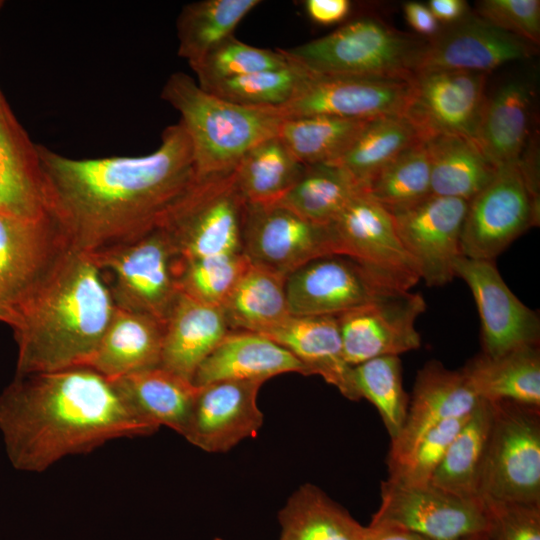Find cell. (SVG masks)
<instances>
[{"instance_id": "obj_1", "label": "cell", "mask_w": 540, "mask_h": 540, "mask_svg": "<svg viewBox=\"0 0 540 540\" xmlns=\"http://www.w3.org/2000/svg\"><path fill=\"white\" fill-rule=\"evenodd\" d=\"M47 214L69 247L85 254L157 228L196 178L182 124L170 125L143 156L76 159L38 144Z\"/></svg>"}, {"instance_id": "obj_2", "label": "cell", "mask_w": 540, "mask_h": 540, "mask_svg": "<svg viewBox=\"0 0 540 540\" xmlns=\"http://www.w3.org/2000/svg\"><path fill=\"white\" fill-rule=\"evenodd\" d=\"M158 429L89 367L16 375L0 395V433L19 471L43 472L65 457Z\"/></svg>"}, {"instance_id": "obj_3", "label": "cell", "mask_w": 540, "mask_h": 540, "mask_svg": "<svg viewBox=\"0 0 540 540\" xmlns=\"http://www.w3.org/2000/svg\"><path fill=\"white\" fill-rule=\"evenodd\" d=\"M115 304L92 258L67 249L17 313L16 375L86 367Z\"/></svg>"}, {"instance_id": "obj_4", "label": "cell", "mask_w": 540, "mask_h": 540, "mask_svg": "<svg viewBox=\"0 0 540 540\" xmlns=\"http://www.w3.org/2000/svg\"><path fill=\"white\" fill-rule=\"evenodd\" d=\"M161 98L180 114L199 176L233 170L247 151L277 136L284 120L277 108L241 106L206 92L184 72L169 76Z\"/></svg>"}, {"instance_id": "obj_5", "label": "cell", "mask_w": 540, "mask_h": 540, "mask_svg": "<svg viewBox=\"0 0 540 540\" xmlns=\"http://www.w3.org/2000/svg\"><path fill=\"white\" fill-rule=\"evenodd\" d=\"M426 40L362 17L304 44L281 49L287 61L323 76L410 78Z\"/></svg>"}, {"instance_id": "obj_6", "label": "cell", "mask_w": 540, "mask_h": 540, "mask_svg": "<svg viewBox=\"0 0 540 540\" xmlns=\"http://www.w3.org/2000/svg\"><path fill=\"white\" fill-rule=\"evenodd\" d=\"M246 205L234 169L196 175L158 227L181 260L239 253Z\"/></svg>"}, {"instance_id": "obj_7", "label": "cell", "mask_w": 540, "mask_h": 540, "mask_svg": "<svg viewBox=\"0 0 540 540\" xmlns=\"http://www.w3.org/2000/svg\"><path fill=\"white\" fill-rule=\"evenodd\" d=\"M88 255L101 271L116 308L165 324L180 294V258L163 229Z\"/></svg>"}, {"instance_id": "obj_8", "label": "cell", "mask_w": 540, "mask_h": 540, "mask_svg": "<svg viewBox=\"0 0 540 540\" xmlns=\"http://www.w3.org/2000/svg\"><path fill=\"white\" fill-rule=\"evenodd\" d=\"M540 202L534 165L522 157L497 168L488 185L468 203L462 254L494 260L513 241L538 226Z\"/></svg>"}, {"instance_id": "obj_9", "label": "cell", "mask_w": 540, "mask_h": 540, "mask_svg": "<svg viewBox=\"0 0 540 540\" xmlns=\"http://www.w3.org/2000/svg\"><path fill=\"white\" fill-rule=\"evenodd\" d=\"M480 498L540 504V407L489 401Z\"/></svg>"}, {"instance_id": "obj_10", "label": "cell", "mask_w": 540, "mask_h": 540, "mask_svg": "<svg viewBox=\"0 0 540 540\" xmlns=\"http://www.w3.org/2000/svg\"><path fill=\"white\" fill-rule=\"evenodd\" d=\"M327 226L335 254L355 260L394 288L410 291L421 279L392 214L364 190Z\"/></svg>"}, {"instance_id": "obj_11", "label": "cell", "mask_w": 540, "mask_h": 540, "mask_svg": "<svg viewBox=\"0 0 540 540\" xmlns=\"http://www.w3.org/2000/svg\"><path fill=\"white\" fill-rule=\"evenodd\" d=\"M370 524L402 528L428 540H470L487 534L482 499H467L432 484L381 485V503Z\"/></svg>"}, {"instance_id": "obj_12", "label": "cell", "mask_w": 540, "mask_h": 540, "mask_svg": "<svg viewBox=\"0 0 540 540\" xmlns=\"http://www.w3.org/2000/svg\"><path fill=\"white\" fill-rule=\"evenodd\" d=\"M410 78L323 76L305 72L289 101L277 109L284 119L324 115L373 120L404 114L410 96Z\"/></svg>"}, {"instance_id": "obj_13", "label": "cell", "mask_w": 540, "mask_h": 540, "mask_svg": "<svg viewBox=\"0 0 540 540\" xmlns=\"http://www.w3.org/2000/svg\"><path fill=\"white\" fill-rule=\"evenodd\" d=\"M69 248L49 215L28 220L0 212V322L12 327L19 310Z\"/></svg>"}, {"instance_id": "obj_14", "label": "cell", "mask_w": 540, "mask_h": 540, "mask_svg": "<svg viewBox=\"0 0 540 540\" xmlns=\"http://www.w3.org/2000/svg\"><path fill=\"white\" fill-rule=\"evenodd\" d=\"M468 201L431 194L389 211L398 236L428 286H443L454 277L462 254V230Z\"/></svg>"}, {"instance_id": "obj_15", "label": "cell", "mask_w": 540, "mask_h": 540, "mask_svg": "<svg viewBox=\"0 0 540 540\" xmlns=\"http://www.w3.org/2000/svg\"><path fill=\"white\" fill-rule=\"evenodd\" d=\"M242 252L251 264L286 277L313 259L335 254L327 225L278 203L246 205Z\"/></svg>"}, {"instance_id": "obj_16", "label": "cell", "mask_w": 540, "mask_h": 540, "mask_svg": "<svg viewBox=\"0 0 540 540\" xmlns=\"http://www.w3.org/2000/svg\"><path fill=\"white\" fill-rule=\"evenodd\" d=\"M289 312L337 316L393 292L394 288L355 260L338 254L313 259L286 277Z\"/></svg>"}, {"instance_id": "obj_17", "label": "cell", "mask_w": 540, "mask_h": 540, "mask_svg": "<svg viewBox=\"0 0 540 540\" xmlns=\"http://www.w3.org/2000/svg\"><path fill=\"white\" fill-rule=\"evenodd\" d=\"M426 309L418 293L398 291L336 316L350 366L382 356H399L421 345L416 320Z\"/></svg>"}, {"instance_id": "obj_18", "label": "cell", "mask_w": 540, "mask_h": 540, "mask_svg": "<svg viewBox=\"0 0 540 540\" xmlns=\"http://www.w3.org/2000/svg\"><path fill=\"white\" fill-rule=\"evenodd\" d=\"M487 73L427 70L410 78L405 115L424 140L439 134L474 138L486 99Z\"/></svg>"}, {"instance_id": "obj_19", "label": "cell", "mask_w": 540, "mask_h": 540, "mask_svg": "<svg viewBox=\"0 0 540 540\" xmlns=\"http://www.w3.org/2000/svg\"><path fill=\"white\" fill-rule=\"evenodd\" d=\"M475 299L481 321L482 353L498 356L513 349L538 345L540 319L502 279L494 260L462 256L455 266Z\"/></svg>"}, {"instance_id": "obj_20", "label": "cell", "mask_w": 540, "mask_h": 540, "mask_svg": "<svg viewBox=\"0 0 540 540\" xmlns=\"http://www.w3.org/2000/svg\"><path fill=\"white\" fill-rule=\"evenodd\" d=\"M536 45L468 13L426 40L416 72L458 70L487 73L499 66L529 58Z\"/></svg>"}, {"instance_id": "obj_21", "label": "cell", "mask_w": 540, "mask_h": 540, "mask_svg": "<svg viewBox=\"0 0 540 540\" xmlns=\"http://www.w3.org/2000/svg\"><path fill=\"white\" fill-rule=\"evenodd\" d=\"M263 383L226 380L200 386L183 436L207 452H225L253 437L263 423L257 406Z\"/></svg>"}, {"instance_id": "obj_22", "label": "cell", "mask_w": 540, "mask_h": 540, "mask_svg": "<svg viewBox=\"0 0 540 540\" xmlns=\"http://www.w3.org/2000/svg\"><path fill=\"white\" fill-rule=\"evenodd\" d=\"M479 401L462 370L447 369L436 360L427 362L416 375L402 430L391 441L388 471L403 463L429 430L469 414Z\"/></svg>"}, {"instance_id": "obj_23", "label": "cell", "mask_w": 540, "mask_h": 540, "mask_svg": "<svg viewBox=\"0 0 540 540\" xmlns=\"http://www.w3.org/2000/svg\"><path fill=\"white\" fill-rule=\"evenodd\" d=\"M0 212L28 220L48 215L38 144L7 101L0 109Z\"/></svg>"}, {"instance_id": "obj_24", "label": "cell", "mask_w": 540, "mask_h": 540, "mask_svg": "<svg viewBox=\"0 0 540 540\" xmlns=\"http://www.w3.org/2000/svg\"><path fill=\"white\" fill-rule=\"evenodd\" d=\"M263 336L288 350L304 366L307 375H320L349 400L361 399L353 367L344 357L336 316L290 315Z\"/></svg>"}, {"instance_id": "obj_25", "label": "cell", "mask_w": 540, "mask_h": 540, "mask_svg": "<svg viewBox=\"0 0 540 540\" xmlns=\"http://www.w3.org/2000/svg\"><path fill=\"white\" fill-rule=\"evenodd\" d=\"M229 331L221 307L180 293L164 324L160 367L192 382L198 367Z\"/></svg>"}, {"instance_id": "obj_26", "label": "cell", "mask_w": 540, "mask_h": 540, "mask_svg": "<svg viewBox=\"0 0 540 540\" xmlns=\"http://www.w3.org/2000/svg\"><path fill=\"white\" fill-rule=\"evenodd\" d=\"M288 372L307 375L304 366L288 350L266 336L229 331L198 367L192 383L200 387L226 380L265 382Z\"/></svg>"}, {"instance_id": "obj_27", "label": "cell", "mask_w": 540, "mask_h": 540, "mask_svg": "<svg viewBox=\"0 0 540 540\" xmlns=\"http://www.w3.org/2000/svg\"><path fill=\"white\" fill-rule=\"evenodd\" d=\"M164 324L142 313L115 308L86 367L113 380L160 366Z\"/></svg>"}, {"instance_id": "obj_28", "label": "cell", "mask_w": 540, "mask_h": 540, "mask_svg": "<svg viewBox=\"0 0 540 540\" xmlns=\"http://www.w3.org/2000/svg\"><path fill=\"white\" fill-rule=\"evenodd\" d=\"M110 381L142 419L157 428L163 425L184 434L198 386L160 366Z\"/></svg>"}, {"instance_id": "obj_29", "label": "cell", "mask_w": 540, "mask_h": 540, "mask_svg": "<svg viewBox=\"0 0 540 540\" xmlns=\"http://www.w3.org/2000/svg\"><path fill=\"white\" fill-rule=\"evenodd\" d=\"M532 90L524 81H512L485 99L473 140L496 167L521 158L527 141Z\"/></svg>"}, {"instance_id": "obj_30", "label": "cell", "mask_w": 540, "mask_h": 540, "mask_svg": "<svg viewBox=\"0 0 540 540\" xmlns=\"http://www.w3.org/2000/svg\"><path fill=\"white\" fill-rule=\"evenodd\" d=\"M461 370L479 399L540 407L538 345L522 346L494 357L482 353Z\"/></svg>"}, {"instance_id": "obj_31", "label": "cell", "mask_w": 540, "mask_h": 540, "mask_svg": "<svg viewBox=\"0 0 540 540\" xmlns=\"http://www.w3.org/2000/svg\"><path fill=\"white\" fill-rule=\"evenodd\" d=\"M430 162L433 195L473 199L496 174L497 168L473 139L439 134L424 140Z\"/></svg>"}, {"instance_id": "obj_32", "label": "cell", "mask_w": 540, "mask_h": 540, "mask_svg": "<svg viewBox=\"0 0 540 540\" xmlns=\"http://www.w3.org/2000/svg\"><path fill=\"white\" fill-rule=\"evenodd\" d=\"M286 276L250 264L222 306L230 331L265 335L291 314Z\"/></svg>"}, {"instance_id": "obj_33", "label": "cell", "mask_w": 540, "mask_h": 540, "mask_svg": "<svg viewBox=\"0 0 540 540\" xmlns=\"http://www.w3.org/2000/svg\"><path fill=\"white\" fill-rule=\"evenodd\" d=\"M491 419L489 401L480 399L447 449L430 484L462 498L481 499V479Z\"/></svg>"}, {"instance_id": "obj_34", "label": "cell", "mask_w": 540, "mask_h": 540, "mask_svg": "<svg viewBox=\"0 0 540 540\" xmlns=\"http://www.w3.org/2000/svg\"><path fill=\"white\" fill-rule=\"evenodd\" d=\"M278 540H363L364 527L318 487L305 484L278 514Z\"/></svg>"}, {"instance_id": "obj_35", "label": "cell", "mask_w": 540, "mask_h": 540, "mask_svg": "<svg viewBox=\"0 0 540 540\" xmlns=\"http://www.w3.org/2000/svg\"><path fill=\"white\" fill-rule=\"evenodd\" d=\"M300 163L278 136L247 151L234 168L236 184L247 204L277 203L299 180Z\"/></svg>"}, {"instance_id": "obj_36", "label": "cell", "mask_w": 540, "mask_h": 540, "mask_svg": "<svg viewBox=\"0 0 540 540\" xmlns=\"http://www.w3.org/2000/svg\"><path fill=\"white\" fill-rule=\"evenodd\" d=\"M422 141V133L405 114L377 118L368 121L346 151L329 164L346 169L364 189L381 168Z\"/></svg>"}, {"instance_id": "obj_37", "label": "cell", "mask_w": 540, "mask_h": 540, "mask_svg": "<svg viewBox=\"0 0 540 540\" xmlns=\"http://www.w3.org/2000/svg\"><path fill=\"white\" fill-rule=\"evenodd\" d=\"M260 0H202L185 5L177 18L178 55L192 67L233 35Z\"/></svg>"}, {"instance_id": "obj_38", "label": "cell", "mask_w": 540, "mask_h": 540, "mask_svg": "<svg viewBox=\"0 0 540 540\" xmlns=\"http://www.w3.org/2000/svg\"><path fill=\"white\" fill-rule=\"evenodd\" d=\"M363 190L346 169L315 164L305 166L299 180L277 203L313 223L328 225Z\"/></svg>"}, {"instance_id": "obj_39", "label": "cell", "mask_w": 540, "mask_h": 540, "mask_svg": "<svg viewBox=\"0 0 540 540\" xmlns=\"http://www.w3.org/2000/svg\"><path fill=\"white\" fill-rule=\"evenodd\" d=\"M368 121L324 115L286 118L277 136L305 166L332 163L346 151Z\"/></svg>"}, {"instance_id": "obj_40", "label": "cell", "mask_w": 540, "mask_h": 540, "mask_svg": "<svg viewBox=\"0 0 540 540\" xmlns=\"http://www.w3.org/2000/svg\"><path fill=\"white\" fill-rule=\"evenodd\" d=\"M364 191L389 211L430 196V162L424 141L381 168L366 184Z\"/></svg>"}, {"instance_id": "obj_41", "label": "cell", "mask_w": 540, "mask_h": 540, "mask_svg": "<svg viewBox=\"0 0 540 540\" xmlns=\"http://www.w3.org/2000/svg\"><path fill=\"white\" fill-rule=\"evenodd\" d=\"M353 379L360 398L378 410L391 441L404 425L409 396L404 390L399 356H382L353 366Z\"/></svg>"}, {"instance_id": "obj_42", "label": "cell", "mask_w": 540, "mask_h": 540, "mask_svg": "<svg viewBox=\"0 0 540 540\" xmlns=\"http://www.w3.org/2000/svg\"><path fill=\"white\" fill-rule=\"evenodd\" d=\"M243 252L179 260V292L196 301L221 307L250 266Z\"/></svg>"}, {"instance_id": "obj_43", "label": "cell", "mask_w": 540, "mask_h": 540, "mask_svg": "<svg viewBox=\"0 0 540 540\" xmlns=\"http://www.w3.org/2000/svg\"><path fill=\"white\" fill-rule=\"evenodd\" d=\"M305 71L290 64L217 81L201 87L223 100L247 107L284 105L292 97Z\"/></svg>"}, {"instance_id": "obj_44", "label": "cell", "mask_w": 540, "mask_h": 540, "mask_svg": "<svg viewBox=\"0 0 540 540\" xmlns=\"http://www.w3.org/2000/svg\"><path fill=\"white\" fill-rule=\"evenodd\" d=\"M289 65L281 49L258 48L230 36L209 51L191 69L200 87L208 84L264 70Z\"/></svg>"}, {"instance_id": "obj_45", "label": "cell", "mask_w": 540, "mask_h": 540, "mask_svg": "<svg viewBox=\"0 0 540 540\" xmlns=\"http://www.w3.org/2000/svg\"><path fill=\"white\" fill-rule=\"evenodd\" d=\"M471 412L464 416L447 419L429 430L419 440L408 458L388 471L387 480L401 485L429 484L447 449Z\"/></svg>"}, {"instance_id": "obj_46", "label": "cell", "mask_w": 540, "mask_h": 540, "mask_svg": "<svg viewBox=\"0 0 540 540\" xmlns=\"http://www.w3.org/2000/svg\"><path fill=\"white\" fill-rule=\"evenodd\" d=\"M481 499L490 540H540V504Z\"/></svg>"}, {"instance_id": "obj_47", "label": "cell", "mask_w": 540, "mask_h": 540, "mask_svg": "<svg viewBox=\"0 0 540 540\" xmlns=\"http://www.w3.org/2000/svg\"><path fill=\"white\" fill-rule=\"evenodd\" d=\"M477 15L497 28L534 45L540 42L539 0H483Z\"/></svg>"}, {"instance_id": "obj_48", "label": "cell", "mask_w": 540, "mask_h": 540, "mask_svg": "<svg viewBox=\"0 0 540 540\" xmlns=\"http://www.w3.org/2000/svg\"><path fill=\"white\" fill-rule=\"evenodd\" d=\"M348 0H307L305 9L310 19L321 25H331L342 21L350 12Z\"/></svg>"}, {"instance_id": "obj_49", "label": "cell", "mask_w": 540, "mask_h": 540, "mask_svg": "<svg viewBox=\"0 0 540 540\" xmlns=\"http://www.w3.org/2000/svg\"><path fill=\"white\" fill-rule=\"evenodd\" d=\"M408 24L418 34L432 38L441 29L427 4L407 2L403 7Z\"/></svg>"}, {"instance_id": "obj_50", "label": "cell", "mask_w": 540, "mask_h": 540, "mask_svg": "<svg viewBox=\"0 0 540 540\" xmlns=\"http://www.w3.org/2000/svg\"><path fill=\"white\" fill-rule=\"evenodd\" d=\"M428 8L440 23L449 25L468 14L467 3L463 0H430Z\"/></svg>"}, {"instance_id": "obj_51", "label": "cell", "mask_w": 540, "mask_h": 540, "mask_svg": "<svg viewBox=\"0 0 540 540\" xmlns=\"http://www.w3.org/2000/svg\"><path fill=\"white\" fill-rule=\"evenodd\" d=\"M363 540H428L414 532L385 525L369 524L364 527Z\"/></svg>"}, {"instance_id": "obj_52", "label": "cell", "mask_w": 540, "mask_h": 540, "mask_svg": "<svg viewBox=\"0 0 540 540\" xmlns=\"http://www.w3.org/2000/svg\"><path fill=\"white\" fill-rule=\"evenodd\" d=\"M470 540H490V539L488 538L487 534H482V535L474 537V538H472Z\"/></svg>"}, {"instance_id": "obj_53", "label": "cell", "mask_w": 540, "mask_h": 540, "mask_svg": "<svg viewBox=\"0 0 540 540\" xmlns=\"http://www.w3.org/2000/svg\"><path fill=\"white\" fill-rule=\"evenodd\" d=\"M6 102V99L3 95V93L0 91V109L2 107V105Z\"/></svg>"}, {"instance_id": "obj_54", "label": "cell", "mask_w": 540, "mask_h": 540, "mask_svg": "<svg viewBox=\"0 0 540 540\" xmlns=\"http://www.w3.org/2000/svg\"><path fill=\"white\" fill-rule=\"evenodd\" d=\"M4 2L2 0H0V9L2 8Z\"/></svg>"}, {"instance_id": "obj_55", "label": "cell", "mask_w": 540, "mask_h": 540, "mask_svg": "<svg viewBox=\"0 0 540 540\" xmlns=\"http://www.w3.org/2000/svg\"><path fill=\"white\" fill-rule=\"evenodd\" d=\"M216 540H221V539H216Z\"/></svg>"}]
</instances>
